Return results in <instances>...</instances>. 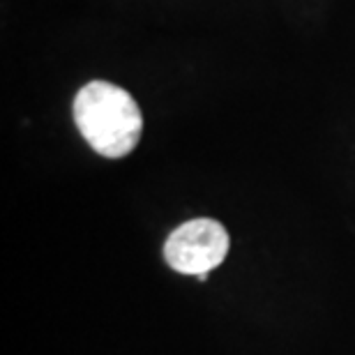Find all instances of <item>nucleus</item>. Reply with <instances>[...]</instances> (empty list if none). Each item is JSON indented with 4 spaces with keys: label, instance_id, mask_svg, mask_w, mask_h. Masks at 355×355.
<instances>
[{
    "label": "nucleus",
    "instance_id": "obj_1",
    "mask_svg": "<svg viewBox=\"0 0 355 355\" xmlns=\"http://www.w3.org/2000/svg\"><path fill=\"white\" fill-rule=\"evenodd\" d=\"M74 120L102 157L120 159L139 146L144 116L134 97L109 81H90L74 99Z\"/></svg>",
    "mask_w": 355,
    "mask_h": 355
},
{
    "label": "nucleus",
    "instance_id": "obj_2",
    "mask_svg": "<svg viewBox=\"0 0 355 355\" xmlns=\"http://www.w3.org/2000/svg\"><path fill=\"white\" fill-rule=\"evenodd\" d=\"M229 233L215 219H191L166 238L164 261L175 272L208 275L229 254Z\"/></svg>",
    "mask_w": 355,
    "mask_h": 355
}]
</instances>
